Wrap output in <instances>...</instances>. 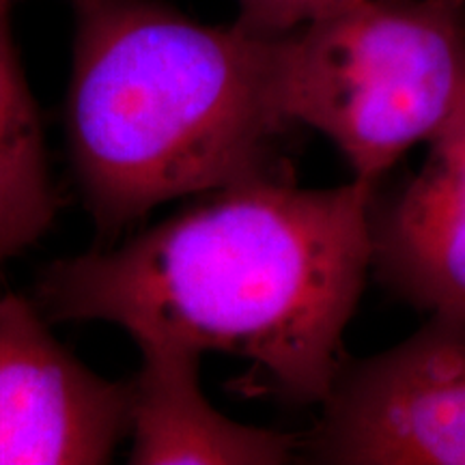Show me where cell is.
<instances>
[{"label": "cell", "mask_w": 465, "mask_h": 465, "mask_svg": "<svg viewBox=\"0 0 465 465\" xmlns=\"http://www.w3.org/2000/svg\"><path fill=\"white\" fill-rule=\"evenodd\" d=\"M375 185L298 188L281 171L205 192L114 250L58 259L35 304L252 360L270 391L322 405L371 270Z\"/></svg>", "instance_id": "6da1fadb"}, {"label": "cell", "mask_w": 465, "mask_h": 465, "mask_svg": "<svg viewBox=\"0 0 465 465\" xmlns=\"http://www.w3.org/2000/svg\"><path fill=\"white\" fill-rule=\"evenodd\" d=\"M65 127L75 182L104 235L168 201L278 171L291 124L278 35L207 25L162 0H69Z\"/></svg>", "instance_id": "7a4b0ae2"}, {"label": "cell", "mask_w": 465, "mask_h": 465, "mask_svg": "<svg viewBox=\"0 0 465 465\" xmlns=\"http://www.w3.org/2000/svg\"><path fill=\"white\" fill-rule=\"evenodd\" d=\"M278 93L375 185L463 108L465 0H369L278 35Z\"/></svg>", "instance_id": "3957f363"}, {"label": "cell", "mask_w": 465, "mask_h": 465, "mask_svg": "<svg viewBox=\"0 0 465 465\" xmlns=\"http://www.w3.org/2000/svg\"><path fill=\"white\" fill-rule=\"evenodd\" d=\"M306 441L317 463L465 465V312L377 356L342 362Z\"/></svg>", "instance_id": "277c9868"}, {"label": "cell", "mask_w": 465, "mask_h": 465, "mask_svg": "<svg viewBox=\"0 0 465 465\" xmlns=\"http://www.w3.org/2000/svg\"><path fill=\"white\" fill-rule=\"evenodd\" d=\"M130 381L93 373L35 300L0 298V465L106 463L130 435Z\"/></svg>", "instance_id": "5b68a950"}, {"label": "cell", "mask_w": 465, "mask_h": 465, "mask_svg": "<svg viewBox=\"0 0 465 465\" xmlns=\"http://www.w3.org/2000/svg\"><path fill=\"white\" fill-rule=\"evenodd\" d=\"M397 199L371 205V270L424 311L465 312V104Z\"/></svg>", "instance_id": "8992f818"}, {"label": "cell", "mask_w": 465, "mask_h": 465, "mask_svg": "<svg viewBox=\"0 0 465 465\" xmlns=\"http://www.w3.org/2000/svg\"><path fill=\"white\" fill-rule=\"evenodd\" d=\"M134 342L141 349V371L130 381V463L291 461L298 446L291 435L240 424L209 403L199 381V347L164 334H143Z\"/></svg>", "instance_id": "52a82bcc"}, {"label": "cell", "mask_w": 465, "mask_h": 465, "mask_svg": "<svg viewBox=\"0 0 465 465\" xmlns=\"http://www.w3.org/2000/svg\"><path fill=\"white\" fill-rule=\"evenodd\" d=\"M44 127L0 0V270L42 240L56 213Z\"/></svg>", "instance_id": "ba28073f"}, {"label": "cell", "mask_w": 465, "mask_h": 465, "mask_svg": "<svg viewBox=\"0 0 465 465\" xmlns=\"http://www.w3.org/2000/svg\"><path fill=\"white\" fill-rule=\"evenodd\" d=\"M237 22L261 35H287L291 31L356 7L369 0H235Z\"/></svg>", "instance_id": "9c48e42d"}]
</instances>
